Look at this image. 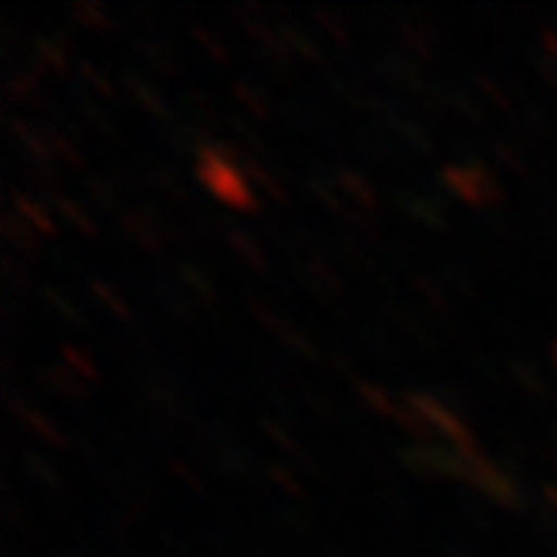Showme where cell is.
Returning a JSON list of instances; mask_svg holds the SVG:
<instances>
[{
  "mask_svg": "<svg viewBox=\"0 0 557 557\" xmlns=\"http://www.w3.org/2000/svg\"><path fill=\"white\" fill-rule=\"evenodd\" d=\"M195 178L202 185L215 202H222L232 212H246L259 215V198L256 188L243 169V151L232 141H212L206 148H198L195 154Z\"/></svg>",
  "mask_w": 557,
  "mask_h": 557,
  "instance_id": "6da1fadb",
  "label": "cell"
},
{
  "mask_svg": "<svg viewBox=\"0 0 557 557\" xmlns=\"http://www.w3.org/2000/svg\"><path fill=\"white\" fill-rule=\"evenodd\" d=\"M441 188H447L457 202L484 212V209H497L504 206V185L494 175V169L484 162V158H467V162H447L441 165Z\"/></svg>",
  "mask_w": 557,
  "mask_h": 557,
  "instance_id": "7a4b0ae2",
  "label": "cell"
},
{
  "mask_svg": "<svg viewBox=\"0 0 557 557\" xmlns=\"http://www.w3.org/2000/svg\"><path fill=\"white\" fill-rule=\"evenodd\" d=\"M400 400L417 413V417H423L430 426H433V433L441 436L444 444H450L454 450H460V454H481V444H476V433L470 430V423L460 417V413H454L441 396H433V393H426V389H407Z\"/></svg>",
  "mask_w": 557,
  "mask_h": 557,
  "instance_id": "3957f363",
  "label": "cell"
},
{
  "mask_svg": "<svg viewBox=\"0 0 557 557\" xmlns=\"http://www.w3.org/2000/svg\"><path fill=\"white\" fill-rule=\"evenodd\" d=\"M117 225H122V232L138 249H145L151 256H158L165 246H172L182 238V228L172 222V215H165L154 206H128L122 212V219H117Z\"/></svg>",
  "mask_w": 557,
  "mask_h": 557,
  "instance_id": "277c9868",
  "label": "cell"
},
{
  "mask_svg": "<svg viewBox=\"0 0 557 557\" xmlns=\"http://www.w3.org/2000/svg\"><path fill=\"white\" fill-rule=\"evenodd\" d=\"M396 41H400V51L407 58H413L420 67L433 64L436 58V45H441V30L433 27V21L426 17H400L393 27Z\"/></svg>",
  "mask_w": 557,
  "mask_h": 557,
  "instance_id": "5b68a950",
  "label": "cell"
},
{
  "mask_svg": "<svg viewBox=\"0 0 557 557\" xmlns=\"http://www.w3.org/2000/svg\"><path fill=\"white\" fill-rule=\"evenodd\" d=\"M393 206L404 209L413 222L433 228V232H447L450 222H447V206L444 198L436 191H393Z\"/></svg>",
  "mask_w": 557,
  "mask_h": 557,
  "instance_id": "8992f818",
  "label": "cell"
},
{
  "mask_svg": "<svg viewBox=\"0 0 557 557\" xmlns=\"http://www.w3.org/2000/svg\"><path fill=\"white\" fill-rule=\"evenodd\" d=\"M122 85H125V91L135 98V104H138L145 114H151V117H154L158 128H172V125H178V122H182L178 111L162 98V91H158L154 85H148L141 74L125 71V74H122Z\"/></svg>",
  "mask_w": 557,
  "mask_h": 557,
  "instance_id": "52a82bcc",
  "label": "cell"
},
{
  "mask_svg": "<svg viewBox=\"0 0 557 557\" xmlns=\"http://www.w3.org/2000/svg\"><path fill=\"white\" fill-rule=\"evenodd\" d=\"M27 64L41 77L48 74V77L64 82L67 71H71V54H67L64 41H58V37L37 34V37H30V45H27Z\"/></svg>",
  "mask_w": 557,
  "mask_h": 557,
  "instance_id": "ba28073f",
  "label": "cell"
},
{
  "mask_svg": "<svg viewBox=\"0 0 557 557\" xmlns=\"http://www.w3.org/2000/svg\"><path fill=\"white\" fill-rule=\"evenodd\" d=\"M8 404H11V413L17 417V423H24L34 436H41V441H48V444L58 447V450H67V447H71V436H67L48 413H41L37 407H30L27 400H21V396H17L14 389H8Z\"/></svg>",
  "mask_w": 557,
  "mask_h": 557,
  "instance_id": "9c48e42d",
  "label": "cell"
},
{
  "mask_svg": "<svg viewBox=\"0 0 557 557\" xmlns=\"http://www.w3.org/2000/svg\"><path fill=\"white\" fill-rule=\"evenodd\" d=\"M71 111H74V117H82V128H88V132H95L101 138H122V128L111 122L108 108H101L85 85L71 88Z\"/></svg>",
  "mask_w": 557,
  "mask_h": 557,
  "instance_id": "30bf717a",
  "label": "cell"
},
{
  "mask_svg": "<svg viewBox=\"0 0 557 557\" xmlns=\"http://www.w3.org/2000/svg\"><path fill=\"white\" fill-rule=\"evenodd\" d=\"M11 202H8V209H14L37 235L41 238H58V219H54V209H48L41 198L37 195H30V191H21V188H14L11 195Z\"/></svg>",
  "mask_w": 557,
  "mask_h": 557,
  "instance_id": "8fae6325",
  "label": "cell"
},
{
  "mask_svg": "<svg viewBox=\"0 0 557 557\" xmlns=\"http://www.w3.org/2000/svg\"><path fill=\"white\" fill-rule=\"evenodd\" d=\"M135 54L141 58V61H148L158 74L162 77H169V82H178V77L185 74V64L178 61V54H175V48L169 45V41H162V37H154V34H148V37H135Z\"/></svg>",
  "mask_w": 557,
  "mask_h": 557,
  "instance_id": "7c38bea8",
  "label": "cell"
},
{
  "mask_svg": "<svg viewBox=\"0 0 557 557\" xmlns=\"http://www.w3.org/2000/svg\"><path fill=\"white\" fill-rule=\"evenodd\" d=\"M4 91H8V101L21 104V108H45V98H41V74H37L27 61L24 67H11L8 71V82H4Z\"/></svg>",
  "mask_w": 557,
  "mask_h": 557,
  "instance_id": "4fadbf2b",
  "label": "cell"
},
{
  "mask_svg": "<svg viewBox=\"0 0 557 557\" xmlns=\"http://www.w3.org/2000/svg\"><path fill=\"white\" fill-rule=\"evenodd\" d=\"M145 175H148V185H151L154 191H162V195L169 198V202L188 219V212H191V195L185 191L182 178H178L165 162H148Z\"/></svg>",
  "mask_w": 557,
  "mask_h": 557,
  "instance_id": "5bb4252c",
  "label": "cell"
},
{
  "mask_svg": "<svg viewBox=\"0 0 557 557\" xmlns=\"http://www.w3.org/2000/svg\"><path fill=\"white\" fill-rule=\"evenodd\" d=\"M172 265V275H175V283L198 302V306H215L219 302V293H215V286H212V278L198 269V265H191V262H169Z\"/></svg>",
  "mask_w": 557,
  "mask_h": 557,
  "instance_id": "9a60e30c",
  "label": "cell"
},
{
  "mask_svg": "<svg viewBox=\"0 0 557 557\" xmlns=\"http://www.w3.org/2000/svg\"><path fill=\"white\" fill-rule=\"evenodd\" d=\"M85 286H88V293L95 296V302H101L117 323H122V326H138V312H135V306H132L122 293H117L111 283H104V278H95V275H91Z\"/></svg>",
  "mask_w": 557,
  "mask_h": 557,
  "instance_id": "2e32d148",
  "label": "cell"
},
{
  "mask_svg": "<svg viewBox=\"0 0 557 557\" xmlns=\"http://www.w3.org/2000/svg\"><path fill=\"white\" fill-rule=\"evenodd\" d=\"M225 246L243 259V265L249 269V272H256V275H269V259H265V252H262V246L256 243V238L249 235V232H243V228H235V225H225Z\"/></svg>",
  "mask_w": 557,
  "mask_h": 557,
  "instance_id": "e0dca14e",
  "label": "cell"
},
{
  "mask_svg": "<svg viewBox=\"0 0 557 557\" xmlns=\"http://www.w3.org/2000/svg\"><path fill=\"white\" fill-rule=\"evenodd\" d=\"M413 293L420 296L423 309L430 315H436V320H447V315H454V299H450V289L441 283V278L433 275H413Z\"/></svg>",
  "mask_w": 557,
  "mask_h": 557,
  "instance_id": "ac0fdd59",
  "label": "cell"
},
{
  "mask_svg": "<svg viewBox=\"0 0 557 557\" xmlns=\"http://www.w3.org/2000/svg\"><path fill=\"white\" fill-rule=\"evenodd\" d=\"M0 232H4V243L24 259L37 256V249H41V235H37L14 209H4V215H0Z\"/></svg>",
  "mask_w": 557,
  "mask_h": 557,
  "instance_id": "d6986e66",
  "label": "cell"
},
{
  "mask_svg": "<svg viewBox=\"0 0 557 557\" xmlns=\"http://www.w3.org/2000/svg\"><path fill=\"white\" fill-rule=\"evenodd\" d=\"M41 383L64 404H85L88 400V383L82 376H74L67 367H45Z\"/></svg>",
  "mask_w": 557,
  "mask_h": 557,
  "instance_id": "ffe728a7",
  "label": "cell"
},
{
  "mask_svg": "<svg viewBox=\"0 0 557 557\" xmlns=\"http://www.w3.org/2000/svg\"><path fill=\"white\" fill-rule=\"evenodd\" d=\"M396 138H400L404 151L417 154V158H433L436 154V141H433V132L430 125L423 122V114H407L404 117V125L396 128Z\"/></svg>",
  "mask_w": 557,
  "mask_h": 557,
  "instance_id": "44dd1931",
  "label": "cell"
},
{
  "mask_svg": "<svg viewBox=\"0 0 557 557\" xmlns=\"http://www.w3.org/2000/svg\"><path fill=\"white\" fill-rule=\"evenodd\" d=\"M243 169H246V175H249V182H252L256 191L269 195L272 202H278V206L289 202V191H286L283 178L272 172L269 162H262V158H252V154H243Z\"/></svg>",
  "mask_w": 557,
  "mask_h": 557,
  "instance_id": "7402d4cb",
  "label": "cell"
},
{
  "mask_svg": "<svg viewBox=\"0 0 557 557\" xmlns=\"http://www.w3.org/2000/svg\"><path fill=\"white\" fill-rule=\"evenodd\" d=\"M151 293H154L158 306H162L172 320H178V323H195L198 320L195 299L178 283H151Z\"/></svg>",
  "mask_w": 557,
  "mask_h": 557,
  "instance_id": "603a6c76",
  "label": "cell"
},
{
  "mask_svg": "<svg viewBox=\"0 0 557 557\" xmlns=\"http://www.w3.org/2000/svg\"><path fill=\"white\" fill-rule=\"evenodd\" d=\"M48 132V141H51V154L54 162L67 172H85L88 169V154L82 151V145H77V138H71L67 132L54 128V125H45Z\"/></svg>",
  "mask_w": 557,
  "mask_h": 557,
  "instance_id": "cb8c5ba5",
  "label": "cell"
},
{
  "mask_svg": "<svg viewBox=\"0 0 557 557\" xmlns=\"http://www.w3.org/2000/svg\"><path fill=\"white\" fill-rule=\"evenodd\" d=\"M447 101H450V111L457 117H463L470 128H484L487 125L484 101H481V95H476L473 88H467V85H447Z\"/></svg>",
  "mask_w": 557,
  "mask_h": 557,
  "instance_id": "d4e9b609",
  "label": "cell"
},
{
  "mask_svg": "<svg viewBox=\"0 0 557 557\" xmlns=\"http://www.w3.org/2000/svg\"><path fill=\"white\" fill-rule=\"evenodd\" d=\"M232 101L243 108L252 122H269L272 117V101L262 88H256L252 82H246V77H238V82H232Z\"/></svg>",
  "mask_w": 557,
  "mask_h": 557,
  "instance_id": "484cf974",
  "label": "cell"
},
{
  "mask_svg": "<svg viewBox=\"0 0 557 557\" xmlns=\"http://www.w3.org/2000/svg\"><path fill=\"white\" fill-rule=\"evenodd\" d=\"M473 91L481 95V101H487L491 108H497L500 114H513L517 108H513V98H510V88H507V82H500L497 74H491V71H473Z\"/></svg>",
  "mask_w": 557,
  "mask_h": 557,
  "instance_id": "4316f807",
  "label": "cell"
},
{
  "mask_svg": "<svg viewBox=\"0 0 557 557\" xmlns=\"http://www.w3.org/2000/svg\"><path fill=\"white\" fill-rule=\"evenodd\" d=\"M352 389H356V396L370 407V410H376L380 417H386V420H393L396 423V417L404 413V404L400 400H393V396L383 389V386H376L373 380H363V376H352Z\"/></svg>",
  "mask_w": 557,
  "mask_h": 557,
  "instance_id": "83f0119b",
  "label": "cell"
},
{
  "mask_svg": "<svg viewBox=\"0 0 557 557\" xmlns=\"http://www.w3.org/2000/svg\"><path fill=\"white\" fill-rule=\"evenodd\" d=\"M278 30H283V37H286V45H289V51L299 58V61H306V64H326V54L320 51V45L312 41V37L299 27V24H293V21H286V24H278Z\"/></svg>",
  "mask_w": 557,
  "mask_h": 557,
  "instance_id": "f1b7e54d",
  "label": "cell"
},
{
  "mask_svg": "<svg viewBox=\"0 0 557 557\" xmlns=\"http://www.w3.org/2000/svg\"><path fill=\"white\" fill-rule=\"evenodd\" d=\"M85 195L91 198V202H95L101 212H108V215H114V219H122V212L128 209V206L122 202V191H117V185H114L111 178H88V182H85Z\"/></svg>",
  "mask_w": 557,
  "mask_h": 557,
  "instance_id": "f546056e",
  "label": "cell"
},
{
  "mask_svg": "<svg viewBox=\"0 0 557 557\" xmlns=\"http://www.w3.org/2000/svg\"><path fill=\"white\" fill-rule=\"evenodd\" d=\"M74 74L82 77V85H85L91 95H98L101 101H117L114 82H111V77H108L98 64H91V61H85V58H77V61H74Z\"/></svg>",
  "mask_w": 557,
  "mask_h": 557,
  "instance_id": "4dcf8cb0",
  "label": "cell"
},
{
  "mask_svg": "<svg viewBox=\"0 0 557 557\" xmlns=\"http://www.w3.org/2000/svg\"><path fill=\"white\" fill-rule=\"evenodd\" d=\"M24 467H27V473H30L41 487H48V491H64V476H61V470L54 467L51 457L37 454V450H27V454H24Z\"/></svg>",
  "mask_w": 557,
  "mask_h": 557,
  "instance_id": "1f68e13d",
  "label": "cell"
},
{
  "mask_svg": "<svg viewBox=\"0 0 557 557\" xmlns=\"http://www.w3.org/2000/svg\"><path fill=\"white\" fill-rule=\"evenodd\" d=\"M61 367H67L74 376H82L85 383H98V380H101L98 363L91 360V352H88V349H82V346L64 343V346H61Z\"/></svg>",
  "mask_w": 557,
  "mask_h": 557,
  "instance_id": "d6a6232c",
  "label": "cell"
},
{
  "mask_svg": "<svg viewBox=\"0 0 557 557\" xmlns=\"http://www.w3.org/2000/svg\"><path fill=\"white\" fill-rule=\"evenodd\" d=\"M312 24L320 27L330 41L336 45V48H352V30L346 27V21L336 14V11H326V8H315L312 11Z\"/></svg>",
  "mask_w": 557,
  "mask_h": 557,
  "instance_id": "836d02e7",
  "label": "cell"
},
{
  "mask_svg": "<svg viewBox=\"0 0 557 557\" xmlns=\"http://www.w3.org/2000/svg\"><path fill=\"white\" fill-rule=\"evenodd\" d=\"M41 296H45V302L61 315V320L67 323V326H74V330H88V315L77 309L61 289H54V286H41Z\"/></svg>",
  "mask_w": 557,
  "mask_h": 557,
  "instance_id": "e575fe53",
  "label": "cell"
},
{
  "mask_svg": "<svg viewBox=\"0 0 557 557\" xmlns=\"http://www.w3.org/2000/svg\"><path fill=\"white\" fill-rule=\"evenodd\" d=\"M71 17H74V24H82L88 30H98V34L101 30H114V21H111L108 8L98 4V0H82V4H74Z\"/></svg>",
  "mask_w": 557,
  "mask_h": 557,
  "instance_id": "d590c367",
  "label": "cell"
},
{
  "mask_svg": "<svg viewBox=\"0 0 557 557\" xmlns=\"http://www.w3.org/2000/svg\"><path fill=\"white\" fill-rule=\"evenodd\" d=\"M54 212L71 225V228H77L82 235H88V238H95L98 235V225H95V219H91V212L88 209H82L74 202V198H67V195H61L58 202H54Z\"/></svg>",
  "mask_w": 557,
  "mask_h": 557,
  "instance_id": "8d00e7d4",
  "label": "cell"
},
{
  "mask_svg": "<svg viewBox=\"0 0 557 557\" xmlns=\"http://www.w3.org/2000/svg\"><path fill=\"white\" fill-rule=\"evenodd\" d=\"M491 154L497 158V162H500L507 172H513V175H528L524 151L517 148L513 141H507L504 135H494V138H491Z\"/></svg>",
  "mask_w": 557,
  "mask_h": 557,
  "instance_id": "74e56055",
  "label": "cell"
},
{
  "mask_svg": "<svg viewBox=\"0 0 557 557\" xmlns=\"http://www.w3.org/2000/svg\"><path fill=\"white\" fill-rule=\"evenodd\" d=\"M262 430L269 433V441H275V447L283 450L289 460H296V457H302V454H306V447L299 444V436H296L289 426L278 423V420H272V417H269V420H262Z\"/></svg>",
  "mask_w": 557,
  "mask_h": 557,
  "instance_id": "f35d334b",
  "label": "cell"
},
{
  "mask_svg": "<svg viewBox=\"0 0 557 557\" xmlns=\"http://www.w3.org/2000/svg\"><path fill=\"white\" fill-rule=\"evenodd\" d=\"M510 376L517 380V386H521V389H528L534 396H547V383H544L541 370L531 360H524V356H517V360L510 363Z\"/></svg>",
  "mask_w": 557,
  "mask_h": 557,
  "instance_id": "ab89813d",
  "label": "cell"
},
{
  "mask_svg": "<svg viewBox=\"0 0 557 557\" xmlns=\"http://www.w3.org/2000/svg\"><path fill=\"white\" fill-rule=\"evenodd\" d=\"M262 473L269 476V481L275 484V491H283L286 497H293V500H302L306 497V487H302V481L293 473V470H286L283 463H265L262 467Z\"/></svg>",
  "mask_w": 557,
  "mask_h": 557,
  "instance_id": "60d3db41",
  "label": "cell"
},
{
  "mask_svg": "<svg viewBox=\"0 0 557 557\" xmlns=\"http://www.w3.org/2000/svg\"><path fill=\"white\" fill-rule=\"evenodd\" d=\"M188 34H191V41H195L198 48H202L212 61H219V64L228 61V48L222 45V37H219L212 27H206V24H191Z\"/></svg>",
  "mask_w": 557,
  "mask_h": 557,
  "instance_id": "b9f144b4",
  "label": "cell"
},
{
  "mask_svg": "<svg viewBox=\"0 0 557 557\" xmlns=\"http://www.w3.org/2000/svg\"><path fill=\"white\" fill-rule=\"evenodd\" d=\"M441 278L447 283V289H454V293H460V296H470V293H473V278H470V272H467L463 265H457V262H444Z\"/></svg>",
  "mask_w": 557,
  "mask_h": 557,
  "instance_id": "7bdbcfd3",
  "label": "cell"
},
{
  "mask_svg": "<svg viewBox=\"0 0 557 557\" xmlns=\"http://www.w3.org/2000/svg\"><path fill=\"white\" fill-rule=\"evenodd\" d=\"M169 470L178 476V481H182L185 487H191L195 494H209V491H206V481H202V476H198L191 467H185V460H182V457H172V460H169Z\"/></svg>",
  "mask_w": 557,
  "mask_h": 557,
  "instance_id": "ee69618b",
  "label": "cell"
},
{
  "mask_svg": "<svg viewBox=\"0 0 557 557\" xmlns=\"http://www.w3.org/2000/svg\"><path fill=\"white\" fill-rule=\"evenodd\" d=\"M4 275H8V289H11V293H21V296L30 293V286H34V283H30V272H27L24 265H17L14 259L4 262Z\"/></svg>",
  "mask_w": 557,
  "mask_h": 557,
  "instance_id": "f6af8a7d",
  "label": "cell"
},
{
  "mask_svg": "<svg viewBox=\"0 0 557 557\" xmlns=\"http://www.w3.org/2000/svg\"><path fill=\"white\" fill-rule=\"evenodd\" d=\"M531 67L541 74V82L550 88V91H557V67L544 58V51L537 48V51H531Z\"/></svg>",
  "mask_w": 557,
  "mask_h": 557,
  "instance_id": "bcb514c9",
  "label": "cell"
},
{
  "mask_svg": "<svg viewBox=\"0 0 557 557\" xmlns=\"http://www.w3.org/2000/svg\"><path fill=\"white\" fill-rule=\"evenodd\" d=\"M521 114H524V132H528V135H534V132L547 135V128H550V125H547V117H544V111H541L537 104H524V111H521Z\"/></svg>",
  "mask_w": 557,
  "mask_h": 557,
  "instance_id": "7dc6e473",
  "label": "cell"
},
{
  "mask_svg": "<svg viewBox=\"0 0 557 557\" xmlns=\"http://www.w3.org/2000/svg\"><path fill=\"white\" fill-rule=\"evenodd\" d=\"M460 513H463V521L476 531V534H484L491 524H487V513H484V507H476V504H463L460 507Z\"/></svg>",
  "mask_w": 557,
  "mask_h": 557,
  "instance_id": "c3c4849f",
  "label": "cell"
},
{
  "mask_svg": "<svg viewBox=\"0 0 557 557\" xmlns=\"http://www.w3.org/2000/svg\"><path fill=\"white\" fill-rule=\"evenodd\" d=\"M360 339H363L373 352H380V356H389V349H393L383 330H360Z\"/></svg>",
  "mask_w": 557,
  "mask_h": 557,
  "instance_id": "681fc988",
  "label": "cell"
},
{
  "mask_svg": "<svg viewBox=\"0 0 557 557\" xmlns=\"http://www.w3.org/2000/svg\"><path fill=\"white\" fill-rule=\"evenodd\" d=\"M541 51L557 67V27H541Z\"/></svg>",
  "mask_w": 557,
  "mask_h": 557,
  "instance_id": "f907efd6",
  "label": "cell"
},
{
  "mask_svg": "<svg viewBox=\"0 0 557 557\" xmlns=\"http://www.w3.org/2000/svg\"><path fill=\"white\" fill-rule=\"evenodd\" d=\"M309 407H312L315 413H320L326 423H336V420H339L336 410H333V404L326 400V396H320V393H309Z\"/></svg>",
  "mask_w": 557,
  "mask_h": 557,
  "instance_id": "816d5d0a",
  "label": "cell"
},
{
  "mask_svg": "<svg viewBox=\"0 0 557 557\" xmlns=\"http://www.w3.org/2000/svg\"><path fill=\"white\" fill-rule=\"evenodd\" d=\"M537 494H541V507H547L557 517V481H541Z\"/></svg>",
  "mask_w": 557,
  "mask_h": 557,
  "instance_id": "f5cc1de1",
  "label": "cell"
},
{
  "mask_svg": "<svg viewBox=\"0 0 557 557\" xmlns=\"http://www.w3.org/2000/svg\"><path fill=\"white\" fill-rule=\"evenodd\" d=\"M278 517H283V524H286L289 531H296V534H309V531H312L309 521H306V517H302L299 510H283Z\"/></svg>",
  "mask_w": 557,
  "mask_h": 557,
  "instance_id": "db71d44e",
  "label": "cell"
},
{
  "mask_svg": "<svg viewBox=\"0 0 557 557\" xmlns=\"http://www.w3.org/2000/svg\"><path fill=\"white\" fill-rule=\"evenodd\" d=\"M447 557H476V554L463 544H447Z\"/></svg>",
  "mask_w": 557,
  "mask_h": 557,
  "instance_id": "11a10c76",
  "label": "cell"
},
{
  "mask_svg": "<svg viewBox=\"0 0 557 557\" xmlns=\"http://www.w3.org/2000/svg\"><path fill=\"white\" fill-rule=\"evenodd\" d=\"M547 356H550V363H554V370H557V339L547 343Z\"/></svg>",
  "mask_w": 557,
  "mask_h": 557,
  "instance_id": "9f6ffc18",
  "label": "cell"
},
{
  "mask_svg": "<svg viewBox=\"0 0 557 557\" xmlns=\"http://www.w3.org/2000/svg\"><path fill=\"white\" fill-rule=\"evenodd\" d=\"M326 554H330V557H346V550H339L336 544H326Z\"/></svg>",
  "mask_w": 557,
  "mask_h": 557,
  "instance_id": "6f0895ef",
  "label": "cell"
},
{
  "mask_svg": "<svg viewBox=\"0 0 557 557\" xmlns=\"http://www.w3.org/2000/svg\"><path fill=\"white\" fill-rule=\"evenodd\" d=\"M550 441H554V447H557V423L550 426Z\"/></svg>",
  "mask_w": 557,
  "mask_h": 557,
  "instance_id": "680465c9",
  "label": "cell"
}]
</instances>
